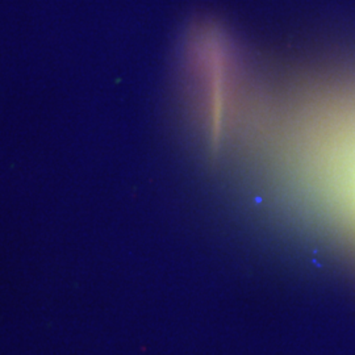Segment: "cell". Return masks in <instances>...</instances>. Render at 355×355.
Here are the masks:
<instances>
[{
  "label": "cell",
  "instance_id": "obj_1",
  "mask_svg": "<svg viewBox=\"0 0 355 355\" xmlns=\"http://www.w3.org/2000/svg\"><path fill=\"white\" fill-rule=\"evenodd\" d=\"M343 146H334V157L331 158V165L334 166V173H340L343 186L346 191L352 192L355 200V125L350 129V136L346 133L343 137Z\"/></svg>",
  "mask_w": 355,
  "mask_h": 355
}]
</instances>
